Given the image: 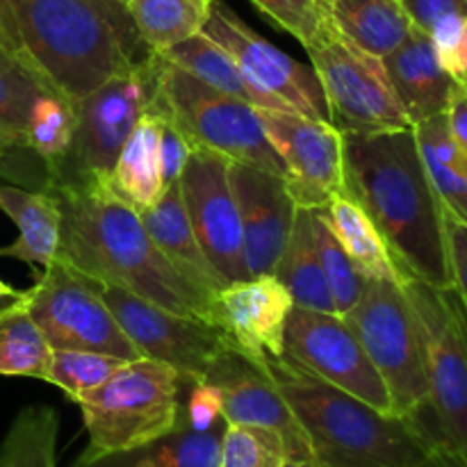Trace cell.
Instances as JSON below:
<instances>
[{
  "instance_id": "cell-1",
  "label": "cell",
  "mask_w": 467,
  "mask_h": 467,
  "mask_svg": "<svg viewBox=\"0 0 467 467\" xmlns=\"http://www.w3.org/2000/svg\"><path fill=\"white\" fill-rule=\"evenodd\" d=\"M345 194L365 210L401 276L454 290L445 208L433 190L413 128L342 132Z\"/></svg>"
},
{
  "instance_id": "cell-2",
  "label": "cell",
  "mask_w": 467,
  "mask_h": 467,
  "mask_svg": "<svg viewBox=\"0 0 467 467\" xmlns=\"http://www.w3.org/2000/svg\"><path fill=\"white\" fill-rule=\"evenodd\" d=\"M59 201L57 258L103 285H117L178 315L213 322L208 296L190 285L155 246L140 213L108 181L55 185Z\"/></svg>"
},
{
  "instance_id": "cell-3",
  "label": "cell",
  "mask_w": 467,
  "mask_h": 467,
  "mask_svg": "<svg viewBox=\"0 0 467 467\" xmlns=\"http://www.w3.org/2000/svg\"><path fill=\"white\" fill-rule=\"evenodd\" d=\"M5 3L14 55L73 103L153 55L123 0Z\"/></svg>"
},
{
  "instance_id": "cell-4",
  "label": "cell",
  "mask_w": 467,
  "mask_h": 467,
  "mask_svg": "<svg viewBox=\"0 0 467 467\" xmlns=\"http://www.w3.org/2000/svg\"><path fill=\"white\" fill-rule=\"evenodd\" d=\"M319 467H463L413 420L388 415L322 381L287 356L267 358Z\"/></svg>"
},
{
  "instance_id": "cell-5",
  "label": "cell",
  "mask_w": 467,
  "mask_h": 467,
  "mask_svg": "<svg viewBox=\"0 0 467 467\" xmlns=\"http://www.w3.org/2000/svg\"><path fill=\"white\" fill-rule=\"evenodd\" d=\"M76 404L89 436L78 465H89L171 431L181 418L182 381L167 363L137 358Z\"/></svg>"
},
{
  "instance_id": "cell-6",
  "label": "cell",
  "mask_w": 467,
  "mask_h": 467,
  "mask_svg": "<svg viewBox=\"0 0 467 467\" xmlns=\"http://www.w3.org/2000/svg\"><path fill=\"white\" fill-rule=\"evenodd\" d=\"M418 319L427 368V409L413 420L438 447L467 465V315L454 290L401 281Z\"/></svg>"
},
{
  "instance_id": "cell-7",
  "label": "cell",
  "mask_w": 467,
  "mask_h": 467,
  "mask_svg": "<svg viewBox=\"0 0 467 467\" xmlns=\"http://www.w3.org/2000/svg\"><path fill=\"white\" fill-rule=\"evenodd\" d=\"M158 91L160 55L153 53L144 64L76 100V135L71 150L50 178V190L108 181L119 150L155 103Z\"/></svg>"
},
{
  "instance_id": "cell-8",
  "label": "cell",
  "mask_w": 467,
  "mask_h": 467,
  "mask_svg": "<svg viewBox=\"0 0 467 467\" xmlns=\"http://www.w3.org/2000/svg\"><path fill=\"white\" fill-rule=\"evenodd\" d=\"M345 319L381 374L395 413L418 418L427 409L429 381L418 319L404 285L397 281H365L363 295Z\"/></svg>"
},
{
  "instance_id": "cell-9",
  "label": "cell",
  "mask_w": 467,
  "mask_h": 467,
  "mask_svg": "<svg viewBox=\"0 0 467 467\" xmlns=\"http://www.w3.org/2000/svg\"><path fill=\"white\" fill-rule=\"evenodd\" d=\"M158 96L192 146L223 155L231 162L251 164L274 176H285L281 158L254 105L205 85L162 57Z\"/></svg>"
},
{
  "instance_id": "cell-10",
  "label": "cell",
  "mask_w": 467,
  "mask_h": 467,
  "mask_svg": "<svg viewBox=\"0 0 467 467\" xmlns=\"http://www.w3.org/2000/svg\"><path fill=\"white\" fill-rule=\"evenodd\" d=\"M306 50L322 85L327 117L337 130L381 132L413 128L381 57L351 44L333 23Z\"/></svg>"
},
{
  "instance_id": "cell-11",
  "label": "cell",
  "mask_w": 467,
  "mask_h": 467,
  "mask_svg": "<svg viewBox=\"0 0 467 467\" xmlns=\"http://www.w3.org/2000/svg\"><path fill=\"white\" fill-rule=\"evenodd\" d=\"M26 310L50 349L99 351L123 360L141 358L103 299V283L55 260L27 290Z\"/></svg>"
},
{
  "instance_id": "cell-12",
  "label": "cell",
  "mask_w": 467,
  "mask_h": 467,
  "mask_svg": "<svg viewBox=\"0 0 467 467\" xmlns=\"http://www.w3.org/2000/svg\"><path fill=\"white\" fill-rule=\"evenodd\" d=\"M103 299L141 358L173 368L182 383L203 381L210 365L231 345L217 324L178 315L117 285H103Z\"/></svg>"
},
{
  "instance_id": "cell-13",
  "label": "cell",
  "mask_w": 467,
  "mask_h": 467,
  "mask_svg": "<svg viewBox=\"0 0 467 467\" xmlns=\"http://www.w3.org/2000/svg\"><path fill=\"white\" fill-rule=\"evenodd\" d=\"M283 356L381 413L397 415L381 374L368 358L345 315L295 306L287 319Z\"/></svg>"
},
{
  "instance_id": "cell-14",
  "label": "cell",
  "mask_w": 467,
  "mask_h": 467,
  "mask_svg": "<svg viewBox=\"0 0 467 467\" xmlns=\"http://www.w3.org/2000/svg\"><path fill=\"white\" fill-rule=\"evenodd\" d=\"M228 169L231 160L194 146L190 162L178 181L196 240L222 276L223 285L251 278L244 260L240 210Z\"/></svg>"
},
{
  "instance_id": "cell-15",
  "label": "cell",
  "mask_w": 467,
  "mask_h": 467,
  "mask_svg": "<svg viewBox=\"0 0 467 467\" xmlns=\"http://www.w3.org/2000/svg\"><path fill=\"white\" fill-rule=\"evenodd\" d=\"M258 117L296 208H327L345 192V141L331 121L274 109H258Z\"/></svg>"
},
{
  "instance_id": "cell-16",
  "label": "cell",
  "mask_w": 467,
  "mask_h": 467,
  "mask_svg": "<svg viewBox=\"0 0 467 467\" xmlns=\"http://www.w3.org/2000/svg\"><path fill=\"white\" fill-rule=\"evenodd\" d=\"M205 36L217 41L244 71V76L267 94L278 96L292 112L310 119H327V100L315 71L306 68L281 48L269 44L254 27L246 26L226 3L213 0Z\"/></svg>"
},
{
  "instance_id": "cell-17",
  "label": "cell",
  "mask_w": 467,
  "mask_h": 467,
  "mask_svg": "<svg viewBox=\"0 0 467 467\" xmlns=\"http://www.w3.org/2000/svg\"><path fill=\"white\" fill-rule=\"evenodd\" d=\"M217 390L228 424L274 429L283 436L290 461H313V450L299 420L278 390L267 360L246 356L228 345L203 377Z\"/></svg>"
},
{
  "instance_id": "cell-18",
  "label": "cell",
  "mask_w": 467,
  "mask_h": 467,
  "mask_svg": "<svg viewBox=\"0 0 467 467\" xmlns=\"http://www.w3.org/2000/svg\"><path fill=\"white\" fill-rule=\"evenodd\" d=\"M213 324L235 349L258 360L278 358L295 301L274 274L228 283L213 295Z\"/></svg>"
},
{
  "instance_id": "cell-19",
  "label": "cell",
  "mask_w": 467,
  "mask_h": 467,
  "mask_svg": "<svg viewBox=\"0 0 467 467\" xmlns=\"http://www.w3.org/2000/svg\"><path fill=\"white\" fill-rule=\"evenodd\" d=\"M228 178L240 210L249 276L274 274L299 208L287 192L285 181L265 169L231 162Z\"/></svg>"
},
{
  "instance_id": "cell-20",
  "label": "cell",
  "mask_w": 467,
  "mask_h": 467,
  "mask_svg": "<svg viewBox=\"0 0 467 467\" xmlns=\"http://www.w3.org/2000/svg\"><path fill=\"white\" fill-rule=\"evenodd\" d=\"M381 59L410 126L447 112L459 82L442 68L427 32L413 26L406 39Z\"/></svg>"
},
{
  "instance_id": "cell-21",
  "label": "cell",
  "mask_w": 467,
  "mask_h": 467,
  "mask_svg": "<svg viewBox=\"0 0 467 467\" xmlns=\"http://www.w3.org/2000/svg\"><path fill=\"white\" fill-rule=\"evenodd\" d=\"M140 217L149 231L150 240L162 251L169 265L194 290H199L201 295L213 301V295L219 287H223V281L196 240L194 228H192L190 217L185 213V203H182L181 185L176 182V185L167 187L158 203L141 210Z\"/></svg>"
},
{
  "instance_id": "cell-22",
  "label": "cell",
  "mask_w": 467,
  "mask_h": 467,
  "mask_svg": "<svg viewBox=\"0 0 467 467\" xmlns=\"http://www.w3.org/2000/svg\"><path fill=\"white\" fill-rule=\"evenodd\" d=\"M0 213L18 228V237L0 249V258H14L32 267H50L59 251L62 210L50 192L26 190L0 182Z\"/></svg>"
},
{
  "instance_id": "cell-23",
  "label": "cell",
  "mask_w": 467,
  "mask_h": 467,
  "mask_svg": "<svg viewBox=\"0 0 467 467\" xmlns=\"http://www.w3.org/2000/svg\"><path fill=\"white\" fill-rule=\"evenodd\" d=\"M108 185L137 213L158 203L167 190L162 178V126L153 105L119 150Z\"/></svg>"
},
{
  "instance_id": "cell-24",
  "label": "cell",
  "mask_w": 467,
  "mask_h": 467,
  "mask_svg": "<svg viewBox=\"0 0 467 467\" xmlns=\"http://www.w3.org/2000/svg\"><path fill=\"white\" fill-rule=\"evenodd\" d=\"M226 420L199 427L181 409L176 427L164 436L121 454L105 456L89 465L76 467H219V447Z\"/></svg>"
},
{
  "instance_id": "cell-25",
  "label": "cell",
  "mask_w": 467,
  "mask_h": 467,
  "mask_svg": "<svg viewBox=\"0 0 467 467\" xmlns=\"http://www.w3.org/2000/svg\"><path fill=\"white\" fill-rule=\"evenodd\" d=\"M158 55L164 62L192 73L194 78L203 80L205 85L214 87V89L223 91V94L233 96V99H240L244 100V103L254 105L255 109L292 112V108L285 100H281L278 96L267 94V91H263L260 87H255L254 82L244 76L240 64H237L217 41L205 36L203 32L181 41V44L171 46V48L160 50Z\"/></svg>"
},
{
  "instance_id": "cell-26",
  "label": "cell",
  "mask_w": 467,
  "mask_h": 467,
  "mask_svg": "<svg viewBox=\"0 0 467 467\" xmlns=\"http://www.w3.org/2000/svg\"><path fill=\"white\" fill-rule=\"evenodd\" d=\"M420 155L433 190L450 217L467 226V153L451 137L447 114L413 126Z\"/></svg>"
},
{
  "instance_id": "cell-27",
  "label": "cell",
  "mask_w": 467,
  "mask_h": 467,
  "mask_svg": "<svg viewBox=\"0 0 467 467\" xmlns=\"http://www.w3.org/2000/svg\"><path fill=\"white\" fill-rule=\"evenodd\" d=\"M274 276L287 287L296 308L337 313L328 283L324 278L322 265H319L310 208L296 210L295 226H292L285 249L278 258Z\"/></svg>"
},
{
  "instance_id": "cell-28",
  "label": "cell",
  "mask_w": 467,
  "mask_h": 467,
  "mask_svg": "<svg viewBox=\"0 0 467 467\" xmlns=\"http://www.w3.org/2000/svg\"><path fill=\"white\" fill-rule=\"evenodd\" d=\"M331 23L358 48L386 57L410 32L401 0H331Z\"/></svg>"
},
{
  "instance_id": "cell-29",
  "label": "cell",
  "mask_w": 467,
  "mask_h": 467,
  "mask_svg": "<svg viewBox=\"0 0 467 467\" xmlns=\"http://www.w3.org/2000/svg\"><path fill=\"white\" fill-rule=\"evenodd\" d=\"M327 217L342 249L347 251L356 269L363 274L365 281H404L377 226L351 196L340 192L327 205Z\"/></svg>"
},
{
  "instance_id": "cell-30",
  "label": "cell",
  "mask_w": 467,
  "mask_h": 467,
  "mask_svg": "<svg viewBox=\"0 0 467 467\" xmlns=\"http://www.w3.org/2000/svg\"><path fill=\"white\" fill-rule=\"evenodd\" d=\"M132 23L153 53L199 35L213 0H126Z\"/></svg>"
},
{
  "instance_id": "cell-31",
  "label": "cell",
  "mask_w": 467,
  "mask_h": 467,
  "mask_svg": "<svg viewBox=\"0 0 467 467\" xmlns=\"http://www.w3.org/2000/svg\"><path fill=\"white\" fill-rule=\"evenodd\" d=\"M50 360L53 349L26 310V301L0 315V377L48 381Z\"/></svg>"
},
{
  "instance_id": "cell-32",
  "label": "cell",
  "mask_w": 467,
  "mask_h": 467,
  "mask_svg": "<svg viewBox=\"0 0 467 467\" xmlns=\"http://www.w3.org/2000/svg\"><path fill=\"white\" fill-rule=\"evenodd\" d=\"M76 135V103L48 89L36 99L26 130V146L48 164L50 178L64 162Z\"/></svg>"
},
{
  "instance_id": "cell-33",
  "label": "cell",
  "mask_w": 467,
  "mask_h": 467,
  "mask_svg": "<svg viewBox=\"0 0 467 467\" xmlns=\"http://www.w3.org/2000/svg\"><path fill=\"white\" fill-rule=\"evenodd\" d=\"M48 89L53 87L46 85L16 55L0 53V132L26 146L32 108Z\"/></svg>"
},
{
  "instance_id": "cell-34",
  "label": "cell",
  "mask_w": 467,
  "mask_h": 467,
  "mask_svg": "<svg viewBox=\"0 0 467 467\" xmlns=\"http://www.w3.org/2000/svg\"><path fill=\"white\" fill-rule=\"evenodd\" d=\"M310 214H313V233L319 265H322L324 278H327L328 290H331L333 304H336L337 313L347 315L363 295L365 278L351 263L347 251L342 249L340 240L333 233L327 217V208H310Z\"/></svg>"
},
{
  "instance_id": "cell-35",
  "label": "cell",
  "mask_w": 467,
  "mask_h": 467,
  "mask_svg": "<svg viewBox=\"0 0 467 467\" xmlns=\"http://www.w3.org/2000/svg\"><path fill=\"white\" fill-rule=\"evenodd\" d=\"M55 431L53 410H26L5 441L0 461L12 467H55Z\"/></svg>"
},
{
  "instance_id": "cell-36",
  "label": "cell",
  "mask_w": 467,
  "mask_h": 467,
  "mask_svg": "<svg viewBox=\"0 0 467 467\" xmlns=\"http://www.w3.org/2000/svg\"><path fill=\"white\" fill-rule=\"evenodd\" d=\"M287 461L285 441L274 429L226 424L219 447V467H285Z\"/></svg>"
},
{
  "instance_id": "cell-37",
  "label": "cell",
  "mask_w": 467,
  "mask_h": 467,
  "mask_svg": "<svg viewBox=\"0 0 467 467\" xmlns=\"http://www.w3.org/2000/svg\"><path fill=\"white\" fill-rule=\"evenodd\" d=\"M126 363H130V360L117 358V356L109 354H99V351L53 349L48 383L67 392L71 401H78L82 395L94 390V388L103 386Z\"/></svg>"
},
{
  "instance_id": "cell-38",
  "label": "cell",
  "mask_w": 467,
  "mask_h": 467,
  "mask_svg": "<svg viewBox=\"0 0 467 467\" xmlns=\"http://www.w3.org/2000/svg\"><path fill=\"white\" fill-rule=\"evenodd\" d=\"M265 16L290 32L301 46H310L328 26L331 16L319 0H251Z\"/></svg>"
},
{
  "instance_id": "cell-39",
  "label": "cell",
  "mask_w": 467,
  "mask_h": 467,
  "mask_svg": "<svg viewBox=\"0 0 467 467\" xmlns=\"http://www.w3.org/2000/svg\"><path fill=\"white\" fill-rule=\"evenodd\" d=\"M0 178L26 190H50L48 164L35 150L16 144L5 132H0Z\"/></svg>"
},
{
  "instance_id": "cell-40",
  "label": "cell",
  "mask_w": 467,
  "mask_h": 467,
  "mask_svg": "<svg viewBox=\"0 0 467 467\" xmlns=\"http://www.w3.org/2000/svg\"><path fill=\"white\" fill-rule=\"evenodd\" d=\"M438 59L456 82H467V16H450L431 32Z\"/></svg>"
},
{
  "instance_id": "cell-41",
  "label": "cell",
  "mask_w": 467,
  "mask_h": 467,
  "mask_svg": "<svg viewBox=\"0 0 467 467\" xmlns=\"http://www.w3.org/2000/svg\"><path fill=\"white\" fill-rule=\"evenodd\" d=\"M155 112L160 117V126H162V178L164 187H171L181 181L182 171H185L187 162L192 158V141L187 140L185 132L178 128V123L173 121L171 114L167 112V108L162 105L160 96L153 103Z\"/></svg>"
},
{
  "instance_id": "cell-42",
  "label": "cell",
  "mask_w": 467,
  "mask_h": 467,
  "mask_svg": "<svg viewBox=\"0 0 467 467\" xmlns=\"http://www.w3.org/2000/svg\"><path fill=\"white\" fill-rule=\"evenodd\" d=\"M445 237L447 255H450L451 278H454V292L459 296L467 315V226L459 219L445 213Z\"/></svg>"
},
{
  "instance_id": "cell-43",
  "label": "cell",
  "mask_w": 467,
  "mask_h": 467,
  "mask_svg": "<svg viewBox=\"0 0 467 467\" xmlns=\"http://www.w3.org/2000/svg\"><path fill=\"white\" fill-rule=\"evenodd\" d=\"M410 23L422 32H431L450 16H467V0H401Z\"/></svg>"
},
{
  "instance_id": "cell-44",
  "label": "cell",
  "mask_w": 467,
  "mask_h": 467,
  "mask_svg": "<svg viewBox=\"0 0 467 467\" xmlns=\"http://www.w3.org/2000/svg\"><path fill=\"white\" fill-rule=\"evenodd\" d=\"M445 114L451 137H454L456 144L467 153V87L461 85V82L456 85L454 94H451Z\"/></svg>"
},
{
  "instance_id": "cell-45",
  "label": "cell",
  "mask_w": 467,
  "mask_h": 467,
  "mask_svg": "<svg viewBox=\"0 0 467 467\" xmlns=\"http://www.w3.org/2000/svg\"><path fill=\"white\" fill-rule=\"evenodd\" d=\"M0 53L14 55L12 23H9V12H7V3H5V0H0Z\"/></svg>"
},
{
  "instance_id": "cell-46",
  "label": "cell",
  "mask_w": 467,
  "mask_h": 467,
  "mask_svg": "<svg viewBox=\"0 0 467 467\" xmlns=\"http://www.w3.org/2000/svg\"><path fill=\"white\" fill-rule=\"evenodd\" d=\"M27 292H14V295H0V315L9 313L26 301Z\"/></svg>"
},
{
  "instance_id": "cell-47",
  "label": "cell",
  "mask_w": 467,
  "mask_h": 467,
  "mask_svg": "<svg viewBox=\"0 0 467 467\" xmlns=\"http://www.w3.org/2000/svg\"><path fill=\"white\" fill-rule=\"evenodd\" d=\"M285 467H319L315 461H287Z\"/></svg>"
},
{
  "instance_id": "cell-48",
  "label": "cell",
  "mask_w": 467,
  "mask_h": 467,
  "mask_svg": "<svg viewBox=\"0 0 467 467\" xmlns=\"http://www.w3.org/2000/svg\"><path fill=\"white\" fill-rule=\"evenodd\" d=\"M14 292H18V290H14L12 285H7V283L0 278V295H14Z\"/></svg>"
},
{
  "instance_id": "cell-49",
  "label": "cell",
  "mask_w": 467,
  "mask_h": 467,
  "mask_svg": "<svg viewBox=\"0 0 467 467\" xmlns=\"http://www.w3.org/2000/svg\"><path fill=\"white\" fill-rule=\"evenodd\" d=\"M319 3H322V5H324V7H327V9H328V5H331V0H319Z\"/></svg>"
},
{
  "instance_id": "cell-50",
  "label": "cell",
  "mask_w": 467,
  "mask_h": 467,
  "mask_svg": "<svg viewBox=\"0 0 467 467\" xmlns=\"http://www.w3.org/2000/svg\"><path fill=\"white\" fill-rule=\"evenodd\" d=\"M0 467H12L9 463H3V461H0Z\"/></svg>"
},
{
  "instance_id": "cell-51",
  "label": "cell",
  "mask_w": 467,
  "mask_h": 467,
  "mask_svg": "<svg viewBox=\"0 0 467 467\" xmlns=\"http://www.w3.org/2000/svg\"><path fill=\"white\" fill-rule=\"evenodd\" d=\"M123 3H126V0H123Z\"/></svg>"
},
{
  "instance_id": "cell-52",
  "label": "cell",
  "mask_w": 467,
  "mask_h": 467,
  "mask_svg": "<svg viewBox=\"0 0 467 467\" xmlns=\"http://www.w3.org/2000/svg\"><path fill=\"white\" fill-rule=\"evenodd\" d=\"M463 467H467V465H463Z\"/></svg>"
}]
</instances>
